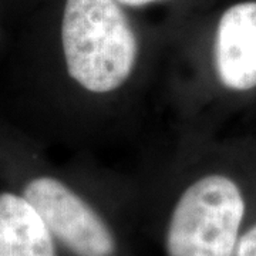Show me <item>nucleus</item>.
<instances>
[{
    "instance_id": "1",
    "label": "nucleus",
    "mask_w": 256,
    "mask_h": 256,
    "mask_svg": "<svg viewBox=\"0 0 256 256\" xmlns=\"http://www.w3.org/2000/svg\"><path fill=\"white\" fill-rule=\"evenodd\" d=\"M62 40L68 74L92 92L118 88L137 58V38L116 0H67Z\"/></svg>"
},
{
    "instance_id": "2",
    "label": "nucleus",
    "mask_w": 256,
    "mask_h": 256,
    "mask_svg": "<svg viewBox=\"0 0 256 256\" xmlns=\"http://www.w3.org/2000/svg\"><path fill=\"white\" fill-rule=\"evenodd\" d=\"M244 214V196L232 180L201 178L184 192L172 212L168 256H234Z\"/></svg>"
},
{
    "instance_id": "3",
    "label": "nucleus",
    "mask_w": 256,
    "mask_h": 256,
    "mask_svg": "<svg viewBox=\"0 0 256 256\" xmlns=\"http://www.w3.org/2000/svg\"><path fill=\"white\" fill-rule=\"evenodd\" d=\"M23 198L37 210L52 236L76 256H112L114 238L104 220L57 180L42 176L26 185Z\"/></svg>"
},
{
    "instance_id": "4",
    "label": "nucleus",
    "mask_w": 256,
    "mask_h": 256,
    "mask_svg": "<svg viewBox=\"0 0 256 256\" xmlns=\"http://www.w3.org/2000/svg\"><path fill=\"white\" fill-rule=\"evenodd\" d=\"M215 64L225 87L236 92L256 87V2L238 3L222 14Z\"/></svg>"
},
{
    "instance_id": "5",
    "label": "nucleus",
    "mask_w": 256,
    "mask_h": 256,
    "mask_svg": "<svg viewBox=\"0 0 256 256\" xmlns=\"http://www.w3.org/2000/svg\"><path fill=\"white\" fill-rule=\"evenodd\" d=\"M0 256H56L52 234L23 196L0 194Z\"/></svg>"
},
{
    "instance_id": "6",
    "label": "nucleus",
    "mask_w": 256,
    "mask_h": 256,
    "mask_svg": "<svg viewBox=\"0 0 256 256\" xmlns=\"http://www.w3.org/2000/svg\"><path fill=\"white\" fill-rule=\"evenodd\" d=\"M234 256H256V225L238 239Z\"/></svg>"
},
{
    "instance_id": "7",
    "label": "nucleus",
    "mask_w": 256,
    "mask_h": 256,
    "mask_svg": "<svg viewBox=\"0 0 256 256\" xmlns=\"http://www.w3.org/2000/svg\"><path fill=\"white\" fill-rule=\"evenodd\" d=\"M116 2L121 3V4H126V6H144V4L152 3L156 0H116Z\"/></svg>"
}]
</instances>
